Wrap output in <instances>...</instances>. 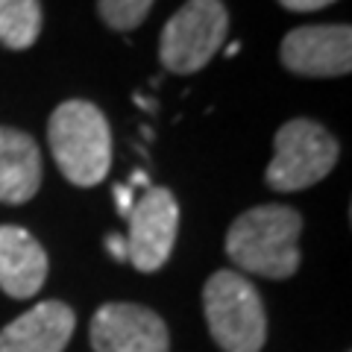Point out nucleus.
<instances>
[{
  "instance_id": "13",
  "label": "nucleus",
  "mask_w": 352,
  "mask_h": 352,
  "mask_svg": "<svg viewBox=\"0 0 352 352\" xmlns=\"http://www.w3.org/2000/svg\"><path fill=\"white\" fill-rule=\"evenodd\" d=\"M150 9L153 0H97V12H100L103 24L118 32H129L138 24H144Z\"/></svg>"
},
{
  "instance_id": "1",
  "label": "nucleus",
  "mask_w": 352,
  "mask_h": 352,
  "mask_svg": "<svg viewBox=\"0 0 352 352\" xmlns=\"http://www.w3.org/2000/svg\"><path fill=\"white\" fill-rule=\"evenodd\" d=\"M302 217L291 206H256L235 217L226 232V256L238 270L264 279H291L300 270Z\"/></svg>"
},
{
  "instance_id": "11",
  "label": "nucleus",
  "mask_w": 352,
  "mask_h": 352,
  "mask_svg": "<svg viewBox=\"0 0 352 352\" xmlns=\"http://www.w3.org/2000/svg\"><path fill=\"white\" fill-rule=\"evenodd\" d=\"M41 188V153L27 132L0 126V203L21 206Z\"/></svg>"
},
{
  "instance_id": "7",
  "label": "nucleus",
  "mask_w": 352,
  "mask_h": 352,
  "mask_svg": "<svg viewBox=\"0 0 352 352\" xmlns=\"http://www.w3.org/2000/svg\"><path fill=\"white\" fill-rule=\"evenodd\" d=\"M94 352H170L164 320L138 302H106L91 317Z\"/></svg>"
},
{
  "instance_id": "2",
  "label": "nucleus",
  "mask_w": 352,
  "mask_h": 352,
  "mask_svg": "<svg viewBox=\"0 0 352 352\" xmlns=\"http://www.w3.org/2000/svg\"><path fill=\"white\" fill-rule=\"evenodd\" d=\"M47 144L62 176L80 188L100 185L112 168V129L88 100H65L53 109Z\"/></svg>"
},
{
  "instance_id": "8",
  "label": "nucleus",
  "mask_w": 352,
  "mask_h": 352,
  "mask_svg": "<svg viewBox=\"0 0 352 352\" xmlns=\"http://www.w3.org/2000/svg\"><path fill=\"white\" fill-rule=\"evenodd\" d=\"M282 65L300 76H344L352 71V30L346 24L296 27L282 38Z\"/></svg>"
},
{
  "instance_id": "5",
  "label": "nucleus",
  "mask_w": 352,
  "mask_h": 352,
  "mask_svg": "<svg viewBox=\"0 0 352 352\" xmlns=\"http://www.w3.org/2000/svg\"><path fill=\"white\" fill-rule=\"evenodd\" d=\"M229 12L220 0H188L162 30L159 59L170 74H197L223 47Z\"/></svg>"
},
{
  "instance_id": "4",
  "label": "nucleus",
  "mask_w": 352,
  "mask_h": 352,
  "mask_svg": "<svg viewBox=\"0 0 352 352\" xmlns=\"http://www.w3.org/2000/svg\"><path fill=\"white\" fill-rule=\"evenodd\" d=\"M273 147H276V153L267 164L264 182L279 194L311 188L332 173L340 156V147L332 132L308 118L288 120L276 132Z\"/></svg>"
},
{
  "instance_id": "6",
  "label": "nucleus",
  "mask_w": 352,
  "mask_h": 352,
  "mask_svg": "<svg viewBox=\"0 0 352 352\" xmlns=\"http://www.w3.org/2000/svg\"><path fill=\"white\" fill-rule=\"evenodd\" d=\"M179 232V203L164 185H147L144 197L129 212L126 256L141 273H156L170 258Z\"/></svg>"
},
{
  "instance_id": "3",
  "label": "nucleus",
  "mask_w": 352,
  "mask_h": 352,
  "mask_svg": "<svg viewBox=\"0 0 352 352\" xmlns=\"http://www.w3.org/2000/svg\"><path fill=\"white\" fill-rule=\"evenodd\" d=\"M206 323L223 352H261L267 340L264 302L244 273L217 270L203 288Z\"/></svg>"
},
{
  "instance_id": "14",
  "label": "nucleus",
  "mask_w": 352,
  "mask_h": 352,
  "mask_svg": "<svg viewBox=\"0 0 352 352\" xmlns=\"http://www.w3.org/2000/svg\"><path fill=\"white\" fill-rule=\"evenodd\" d=\"M279 3L288 9V12H317V9L332 6L338 0H279Z\"/></svg>"
},
{
  "instance_id": "16",
  "label": "nucleus",
  "mask_w": 352,
  "mask_h": 352,
  "mask_svg": "<svg viewBox=\"0 0 352 352\" xmlns=\"http://www.w3.org/2000/svg\"><path fill=\"white\" fill-rule=\"evenodd\" d=\"M106 250L112 252V256L118 258V261H129V256H126V238L124 235H106Z\"/></svg>"
},
{
  "instance_id": "17",
  "label": "nucleus",
  "mask_w": 352,
  "mask_h": 352,
  "mask_svg": "<svg viewBox=\"0 0 352 352\" xmlns=\"http://www.w3.org/2000/svg\"><path fill=\"white\" fill-rule=\"evenodd\" d=\"M238 50H241V44H238V41H232V44H229V47H226V56H235Z\"/></svg>"
},
{
  "instance_id": "15",
  "label": "nucleus",
  "mask_w": 352,
  "mask_h": 352,
  "mask_svg": "<svg viewBox=\"0 0 352 352\" xmlns=\"http://www.w3.org/2000/svg\"><path fill=\"white\" fill-rule=\"evenodd\" d=\"M112 191H115V200H118V212L124 217H129L132 206H135V194H132V188L129 185H115Z\"/></svg>"
},
{
  "instance_id": "10",
  "label": "nucleus",
  "mask_w": 352,
  "mask_h": 352,
  "mask_svg": "<svg viewBox=\"0 0 352 352\" xmlns=\"http://www.w3.org/2000/svg\"><path fill=\"white\" fill-rule=\"evenodd\" d=\"M47 252L27 229L0 226V291L12 300H30L47 279Z\"/></svg>"
},
{
  "instance_id": "12",
  "label": "nucleus",
  "mask_w": 352,
  "mask_h": 352,
  "mask_svg": "<svg viewBox=\"0 0 352 352\" xmlns=\"http://www.w3.org/2000/svg\"><path fill=\"white\" fill-rule=\"evenodd\" d=\"M41 32L38 0H0V44L9 50H27Z\"/></svg>"
},
{
  "instance_id": "9",
  "label": "nucleus",
  "mask_w": 352,
  "mask_h": 352,
  "mask_svg": "<svg viewBox=\"0 0 352 352\" xmlns=\"http://www.w3.org/2000/svg\"><path fill=\"white\" fill-rule=\"evenodd\" d=\"M76 329V314L68 302L44 300L0 332V352H65Z\"/></svg>"
}]
</instances>
